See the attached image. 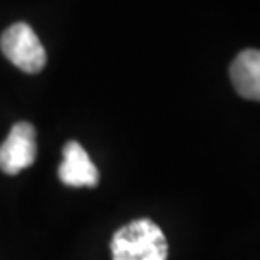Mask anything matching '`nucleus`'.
Masks as SVG:
<instances>
[{
  "mask_svg": "<svg viewBox=\"0 0 260 260\" xmlns=\"http://www.w3.org/2000/svg\"><path fill=\"white\" fill-rule=\"evenodd\" d=\"M114 260H166L168 241L149 218H139L114 233L110 243Z\"/></svg>",
  "mask_w": 260,
  "mask_h": 260,
  "instance_id": "obj_1",
  "label": "nucleus"
},
{
  "mask_svg": "<svg viewBox=\"0 0 260 260\" xmlns=\"http://www.w3.org/2000/svg\"><path fill=\"white\" fill-rule=\"evenodd\" d=\"M0 48L10 62L25 74H39L47 64L43 43L27 23L19 21L10 25L0 37Z\"/></svg>",
  "mask_w": 260,
  "mask_h": 260,
  "instance_id": "obj_2",
  "label": "nucleus"
},
{
  "mask_svg": "<svg viewBox=\"0 0 260 260\" xmlns=\"http://www.w3.org/2000/svg\"><path fill=\"white\" fill-rule=\"evenodd\" d=\"M37 158V135L27 121H19L10 129L6 141L0 145V170L16 176L29 168Z\"/></svg>",
  "mask_w": 260,
  "mask_h": 260,
  "instance_id": "obj_3",
  "label": "nucleus"
},
{
  "mask_svg": "<svg viewBox=\"0 0 260 260\" xmlns=\"http://www.w3.org/2000/svg\"><path fill=\"white\" fill-rule=\"evenodd\" d=\"M64 160L58 168L60 181L68 187H94L99 185V170L91 162L87 150L77 143L70 141L64 147Z\"/></svg>",
  "mask_w": 260,
  "mask_h": 260,
  "instance_id": "obj_4",
  "label": "nucleus"
},
{
  "mask_svg": "<svg viewBox=\"0 0 260 260\" xmlns=\"http://www.w3.org/2000/svg\"><path fill=\"white\" fill-rule=\"evenodd\" d=\"M230 77L243 99L260 103V50H243L232 62Z\"/></svg>",
  "mask_w": 260,
  "mask_h": 260,
  "instance_id": "obj_5",
  "label": "nucleus"
}]
</instances>
